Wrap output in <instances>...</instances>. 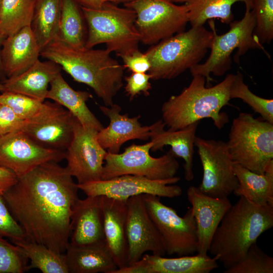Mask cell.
<instances>
[{
	"mask_svg": "<svg viewBox=\"0 0 273 273\" xmlns=\"http://www.w3.org/2000/svg\"><path fill=\"white\" fill-rule=\"evenodd\" d=\"M34 12V0H2L0 31L6 37L30 26Z\"/></svg>",
	"mask_w": 273,
	"mask_h": 273,
	"instance_id": "d6a6232c",
	"label": "cell"
},
{
	"mask_svg": "<svg viewBox=\"0 0 273 273\" xmlns=\"http://www.w3.org/2000/svg\"><path fill=\"white\" fill-rule=\"evenodd\" d=\"M233 169L238 182L234 195L258 205L273 206V167L259 174L234 163Z\"/></svg>",
	"mask_w": 273,
	"mask_h": 273,
	"instance_id": "83f0119b",
	"label": "cell"
},
{
	"mask_svg": "<svg viewBox=\"0 0 273 273\" xmlns=\"http://www.w3.org/2000/svg\"><path fill=\"white\" fill-rule=\"evenodd\" d=\"M197 233V252L207 255L213 236L224 215L232 205L228 197L215 198L190 186L187 190Z\"/></svg>",
	"mask_w": 273,
	"mask_h": 273,
	"instance_id": "e0dca14e",
	"label": "cell"
},
{
	"mask_svg": "<svg viewBox=\"0 0 273 273\" xmlns=\"http://www.w3.org/2000/svg\"><path fill=\"white\" fill-rule=\"evenodd\" d=\"M98 131L76 121L72 141L66 151V167L77 184L101 179L107 151L97 139Z\"/></svg>",
	"mask_w": 273,
	"mask_h": 273,
	"instance_id": "5bb4252c",
	"label": "cell"
},
{
	"mask_svg": "<svg viewBox=\"0 0 273 273\" xmlns=\"http://www.w3.org/2000/svg\"><path fill=\"white\" fill-rule=\"evenodd\" d=\"M41 50L30 26L7 36L1 49L2 71L7 78L23 73L39 59Z\"/></svg>",
	"mask_w": 273,
	"mask_h": 273,
	"instance_id": "603a6c76",
	"label": "cell"
},
{
	"mask_svg": "<svg viewBox=\"0 0 273 273\" xmlns=\"http://www.w3.org/2000/svg\"><path fill=\"white\" fill-rule=\"evenodd\" d=\"M78 190L66 167L49 161L18 178L3 196L26 241L64 253L69 244L71 217L79 199Z\"/></svg>",
	"mask_w": 273,
	"mask_h": 273,
	"instance_id": "6da1fadb",
	"label": "cell"
},
{
	"mask_svg": "<svg viewBox=\"0 0 273 273\" xmlns=\"http://www.w3.org/2000/svg\"><path fill=\"white\" fill-rule=\"evenodd\" d=\"M0 237L8 238L12 242L26 239L24 230L11 214L1 194Z\"/></svg>",
	"mask_w": 273,
	"mask_h": 273,
	"instance_id": "f35d334b",
	"label": "cell"
},
{
	"mask_svg": "<svg viewBox=\"0 0 273 273\" xmlns=\"http://www.w3.org/2000/svg\"><path fill=\"white\" fill-rule=\"evenodd\" d=\"M235 74H228L212 86L206 85L204 76H193L190 84L176 96H172L161 107L162 120L168 130L184 128L204 118H210L218 129L229 121L222 108L231 100L230 92Z\"/></svg>",
	"mask_w": 273,
	"mask_h": 273,
	"instance_id": "277c9868",
	"label": "cell"
},
{
	"mask_svg": "<svg viewBox=\"0 0 273 273\" xmlns=\"http://www.w3.org/2000/svg\"><path fill=\"white\" fill-rule=\"evenodd\" d=\"M65 252L69 273H114L118 268L105 241L83 246L69 244Z\"/></svg>",
	"mask_w": 273,
	"mask_h": 273,
	"instance_id": "484cf974",
	"label": "cell"
},
{
	"mask_svg": "<svg viewBox=\"0 0 273 273\" xmlns=\"http://www.w3.org/2000/svg\"><path fill=\"white\" fill-rule=\"evenodd\" d=\"M273 226V206L256 205L243 197L226 212L209 252L226 269L244 258L250 246Z\"/></svg>",
	"mask_w": 273,
	"mask_h": 273,
	"instance_id": "3957f363",
	"label": "cell"
},
{
	"mask_svg": "<svg viewBox=\"0 0 273 273\" xmlns=\"http://www.w3.org/2000/svg\"><path fill=\"white\" fill-rule=\"evenodd\" d=\"M24 123L10 107L0 104V136L20 131Z\"/></svg>",
	"mask_w": 273,
	"mask_h": 273,
	"instance_id": "60d3db41",
	"label": "cell"
},
{
	"mask_svg": "<svg viewBox=\"0 0 273 273\" xmlns=\"http://www.w3.org/2000/svg\"><path fill=\"white\" fill-rule=\"evenodd\" d=\"M62 0H34L30 26L41 51L57 37Z\"/></svg>",
	"mask_w": 273,
	"mask_h": 273,
	"instance_id": "f1b7e54d",
	"label": "cell"
},
{
	"mask_svg": "<svg viewBox=\"0 0 273 273\" xmlns=\"http://www.w3.org/2000/svg\"><path fill=\"white\" fill-rule=\"evenodd\" d=\"M5 91V88L3 83L0 82V92H3Z\"/></svg>",
	"mask_w": 273,
	"mask_h": 273,
	"instance_id": "7dc6e473",
	"label": "cell"
},
{
	"mask_svg": "<svg viewBox=\"0 0 273 273\" xmlns=\"http://www.w3.org/2000/svg\"><path fill=\"white\" fill-rule=\"evenodd\" d=\"M18 177L11 170L0 166V194L2 195L15 185Z\"/></svg>",
	"mask_w": 273,
	"mask_h": 273,
	"instance_id": "7bdbcfd3",
	"label": "cell"
},
{
	"mask_svg": "<svg viewBox=\"0 0 273 273\" xmlns=\"http://www.w3.org/2000/svg\"><path fill=\"white\" fill-rule=\"evenodd\" d=\"M21 248L0 237V273H23L30 268Z\"/></svg>",
	"mask_w": 273,
	"mask_h": 273,
	"instance_id": "8d00e7d4",
	"label": "cell"
},
{
	"mask_svg": "<svg viewBox=\"0 0 273 273\" xmlns=\"http://www.w3.org/2000/svg\"><path fill=\"white\" fill-rule=\"evenodd\" d=\"M239 2L253 9V0H187L185 4L188 9L189 22L191 26H196L214 19L229 24L234 20L232 6Z\"/></svg>",
	"mask_w": 273,
	"mask_h": 273,
	"instance_id": "4dcf8cb0",
	"label": "cell"
},
{
	"mask_svg": "<svg viewBox=\"0 0 273 273\" xmlns=\"http://www.w3.org/2000/svg\"><path fill=\"white\" fill-rule=\"evenodd\" d=\"M61 69L55 62L38 59L26 71L7 78L3 83L5 91L21 94L44 102L49 85L61 73Z\"/></svg>",
	"mask_w": 273,
	"mask_h": 273,
	"instance_id": "d4e9b609",
	"label": "cell"
},
{
	"mask_svg": "<svg viewBox=\"0 0 273 273\" xmlns=\"http://www.w3.org/2000/svg\"><path fill=\"white\" fill-rule=\"evenodd\" d=\"M46 99L64 106L85 127L101 130L104 126L89 109L86 102L93 97L86 91L75 90L65 81L61 73L51 82Z\"/></svg>",
	"mask_w": 273,
	"mask_h": 273,
	"instance_id": "4316f807",
	"label": "cell"
},
{
	"mask_svg": "<svg viewBox=\"0 0 273 273\" xmlns=\"http://www.w3.org/2000/svg\"><path fill=\"white\" fill-rule=\"evenodd\" d=\"M124 79L126 81L125 92L130 100L142 94L145 96L150 95L149 90L152 86L149 73L131 72L129 76L124 77Z\"/></svg>",
	"mask_w": 273,
	"mask_h": 273,
	"instance_id": "ab89813d",
	"label": "cell"
},
{
	"mask_svg": "<svg viewBox=\"0 0 273 273\" xmlns=\"http://www.w3.org/2000/svg\"><path fill=\"white\" fill-rule=\"evenodd\" d=\"M87 28L85 47L104 43L118 57L139 50L140 36L136 30L135 12L107 2L99 9L81 7Z\"/></svg>",
	"mask_w": 273,
	"mask_h": 273,
	"instance_id": "8992f818",
	"label": "cell"
},
{
	"mask_svg": "<svg viewBox=\"0 0 273 273\" xmlns=\"http://www.w3.org/2000/svg\"><path fill=\"white\" fill-rule=\"evenodd\" d=\"M126 206L127 265L140 260L148 251L164 256L166 251L163 241L147 211L142 195L129 198Z\"/></svg>",
	"mask_w": 273,
	"mask_h": 273,
	"instance_id": "2e32d148",
	"label": "cell"
},
{
	"mask_svg": "<svg viewBox=\"0 0 273 273\" xmlns=\"http://www.w3.org/2000/svg\"><path fill=\"white\" fill-rule=\"evenodd\" d=\"M100 109L110 120L109 125L98 131L97 139L101 146L108 153L117 154L127 141L150 139V125L142 126L139 120L140 115L129 117L121 114V107L113 104L110 106H101Z\"/></svg>",
	"mask_w": 273,
	"mask_h": 273,
	"instance_id": "d6986e66",
	"label": "cell"
},
{
	"mask_svg": "<svg viewBox=\"0 0 273 273\" xmlns=\"http://www.w3.org/2000/svg\"><path fill=\"white\" fill-rule=\"evenodd\" d=\"M245 8L242 19L231 22L229 30L223 34L218 35L213 20H209L213 33L210 47V54L204 63H199L189 70L192 76L196 75L204 76L207 86L213 80L211 74L216 76H221L231 69V56L236 49L237 51L234 58L237 63H239L240 57L251 49L263 50L269 57L262 44L254 34L256 25L254 11L249 7L245 6Z\"/></svg>",
	"mask_w": 273,
	"mask_h": 273,
	"instance_id": "52a82bcc",
	"label": "cell"
},
{
	"mask_svg": "<svg viewBox=\"0 0 273 273\" xmlns=\"http://www.w3.org/2000/svg\"><path fill=\"white\" fill-rule=\"evenodd\" d=\"M178 176L164 179H151L145 176L125 174L108 179L77 184L79 190L87 196H105L127 201L129 198L149 194L159 197L174 198L181 195L182 189L174 185Z\"/></svg>",
	"mask_w": 273,
	"mask_h": 273,
	"instance_id": "4fadbf2b",
	"label": "cell"
},
{
	"mask_svg": "<svg viewBox=\"0 0 273 273\" xmlns=\"http://www.w3.org/2000/svg\"><path fill=\"white\" fill-rule=\"evenodd\" d=\"M77 120L62 108L35 122H24L20 131L44 147L66 151L72 141Z\"/></svg>",
	"mask_w": 273,
	"mask_h": 273,
	"instance_id": "ffe728a7",
	"label": "cell"
},
{
	"mask_svg": "<svg viewBox=\"0 0 273 273\" xmlns=\"http://www.w3.org/2000/svg\"><path fill=\"white\" fill-rule=\"evenodd\" d=\"M106 243L118 268L127 265L126 201L101 196Z\"/></svg>",
	"mask_w": 273,
	"mask_h": 273,
	"instance_id": "cb8c5ba5",
	"label": "cell"
},
{
	"mask_svg": "<svg viewBox=\"0 0 273 273\" xmlns=\"http://www.w3.org/2000/svg\"><path fill=\"white\" fill-rule=\"evenodd\" d=\"M226 144L234 163L259 174L273 167V124L241 112L233 120Z\"/></svg>",
	"mask_w": 273,
	"mask_h": 273,
	"instance_id": "ba28073f",
	"label": "cell"
},
{
	"mask_svg": "<svg viewBox=\"0 0 273 273\" xmlns=\"http://www.w3.org/2000/svg\"><path fill=\"white\" fill-rule=\"evenodd\" d=\"M212 37V31L203 25L192 26L152 45L145 52L151 64V79H171L200 63Z\"/></svg>",
	"mask_w": 273,
	"mask_h": 273,
	"instance_id": "5b68a950",
	"label": "cell"
},
{
	"mask_svg": "<svg viewBox=\"0 0 273 273\" xmlns=\"http://www.w3.org/2000/svg\"><path fill=\"white\" fill-rule=\"evenodd\" d=\"M194 146L203 168L202 181L198 188L213 197H228L237 188L238 182L226 142L196 136Z\"/></svg>",
	"mask_w": 273,
	"mask_h": 273,
	"instance_id": "7c38bea8",
	"label": "cell"
},
{
	"mask_svg": "<svg viewBox=\"0 0 273 273\" xmlns=\"http://www.w3.org/2000/svg\"><path fill=\"white\" fill-rule=\"evenodd\" d=\"M142 196L147 211L162 237L166 254L180 256L196 253L197 228L191 208L180 217L175 210L164 205L159 197L149 194Z\"/></svg>",
	"mask_w": 273,
	"mask_h": 273,
	"instance_id": "8fae6325",
	"label": "cell"
},
{
	"mask_svg": "<svg viewBox=\"0 0 273 273\" xmlns=\"http://www.w3.org/2000/svg\"><path fill=\"white\" fill-rule=\"evenodd\" d=\"M273 258L257 245L252 244L241 260L225 269L223 273H272Z\"/></svg>",
	"mask_w": 273,
	"mask_h": 273,
	"instance_id": "d590c367",
	"label": "cell"
},
{
	"mask_svg": "<svg viewBox=\"0 0 273 273\" xmlns=\"http://www.w3.org/2000/svg\"><path fill=\"white\" fill-rule=\"evenodd\" d=\"M20 247L28 260L30 269L37 268L42 273H69L64 253H58L46 246L26 240L12 242Z\"/></svg>",
	"mask_w": 273,
	"mask_h": 273,
	"instance_id": "1f68e13d",
	"label": "cell"
},
{
	"mask_svg": "<svg viewBox=\"0 0 273 273\" xmlns=\"http://www.w3.org/2000/svg\"><path fill=\"white\" fill-rule=\"evenodd\" d=\"M6 37V36H5L0 31V74H3V71H2V64H1V49H2L3 42Z\"/></svg>",
	"mask_w": 273,
	"mask_h": 273,
	"instance_id": "f6af8a7d",
	"label": "cell"
},
{
	"mask_svg": "<svg viewBox=\"0 0 273 273\" xmlns=\"http://www.w3.org/2000/svg\"><path fill=\"white\" fill-rule=\"evenodd\" d=\"M231 99H240L261 116L263 120L273 124V100L260 97L253 94L244 81L243 74L237 72L231 86Z\"/></svg>",
	"mask_w": 273,
	"mask_h": 273,
	"instance_id": "e575fe53",
	"label": "cell"
},
{
	"mask_svg": "<svg viewBox=\"0 0 273 273\" xmlns=\"http://www.w3.org/2000/svg\"><path fill=\"white\" fill-rule=\"evenodd\" d=\"M219 258L199 253L174 258L144 254L136 262L114 273H209L219 267Z\"/></svg>",
	"mask_w": 273,
	"mask_h": 273,
	"instance_id": "ac0fdd59",
	"label": "cell"
},
{
	"mask_svg": "<svg viewBox=\"0 0 273 273\" xmlns=\"http://www.w3.org/2000/svg\"><path fill=\"white\" fill-rule=\"evenodd\" d=\"M256 25L254 34L261 43H270L273 39V0H253Z\"/></svg>",
	"mask_w": 273,
	"mask_h": 273,
	"instance_id": "74e56055",
	"label": "cell"
},
{
	"mask_svg": "<svg viewBox=\"0 0 273 273\" xmlns=\"http://www.w3.org/2000/svg\"><path fill=\"white\" fill-rule=\"evenodd\" d=\"M119 57L122 60L124 68L131 72L147 73L150 69L151 64L147 56L139 50Z\"/></svg>",
	"mask_w": 273,
	"mask_h": 273,
	"instance_id": "b9f144b4",
	"label": "cell"
},
{
	"mask_svg": "<svg viewBox=\"0 0 273 273\" xmlns=\"http://www.w3.org/2000/svg\"><path fill=\"white\" fill-rule=\"evenodd\" d=\"M69 239L74 246L105 241L101 196L77 200L72 209Z\"/></svg>",
	"mask_w": 273,
	"mask_h": 273,
	"instance_id": "44dd1931",
	"label": "cell"
},
{
	"mask_svg": "<svg viewBox=\"0 0 273 273\" xmlns=\"http://www.w3.org/2000/svg\"><path fill=\"white\" fill-rule=\"evenodd\" d=\"M150 141L143 145L134 143L122 153L107 152L101 179H108L125 174L142 176L151 179H164L175 176L179 163L170 150L155 158L151 156Z\"/></svg>",
	"mask_w": 273,
	"mask_h": 273,
	"instance_id": "30bf717a",
	"label": "cell"
},
{
	"mask_svg": "<svg viewBox=\"0 0 273 273\" xmlns=\"http://www.w3.org/2000/svg\"><path fill=\"white\" fill-rule=\"evenodd\" d=\"M81 7L89 9H99L107 2H111L115 4L129 3L133 0H75Z\"/></svg>",
	"mask_w": 273,
	"mask_h": 273,
	"instance_id": "ee69618b",
	"label": "cell"
},
{
	"mask_svg": "<svg viewBox=\"0 0 273 273\" xmlns=\"http://www.w3.org/2000/svg\"><path fill=\"white\" fill-rule=\"evenodd\" d=\"M170 2L176 4L180 3H185L187 0H167Z\"/></svg>",
	"mask_w": 273,
	"mask_h": 273,
	"instance_id": "bcb514c9",
	"label": "cell"
},
{
	"mask_svg": "<svg viewBox=\"0 0 273 273\" xmlns=\"http://www.w3.org/2000/svg\"><path fill=\"white\" fill-rule=\"evenodd\" d=\"M199 123L200 121H197L174 131L164 129L166 125L162 119L150 125V139L152 143L151 151L162 150L164 146H170L173 155L184 160L185 178L188 181L194 177L193 171L194 140Z\"/></svg>",
	"mask_w": 273,
	"mask_h": 273,
	"instance_id": "7402d4cb",
	"label": "cell"
},
{
	"mask_svg": "<svg viewBox=\"0 0 273 273\" xmlns=\"http://www.w3.org/2000/svg\"><path fill=\"white\" fill-rule=\"evenodd\" d=\"M86 23L81 6L75 0H62L61 17L56 38L74 48L85 47Z\"/></svg>",
	"mask_w": 273,
	"mask_h": 273,
	"instance_id": "f546056e",
	"label": "cell"
},
{
	"mask_svg": "<svg viewBox=\"0 0 273 273\" xmlns=\"http://www.w3.org/2000/svg\"><path fill=\"white\" fill-rule=\"evenodd\" d=\"M1 3H2V0H0V9H1Z\"/></svg>",
	"mask_w": 273,
	"mask_h": 273,
	"instance_id": "c3c4849f",
	"label": "cell"
},
{
	"mask_svg": "<svg viewBox=\"0 0 273 273\" xmlns=\"http://www.w3.org/2000/svg\"><path fill=\"white\" fill-rule=\"evenodd\" d=\"M66 151L44 147L22 131L0 136V166L13 172L18 178L49 161L65 159Z\"/></svg>",
	"mask_w": 273,
	"mask_h": 273,
	"instance_id": "9a60e30c",
	"label": "cell"
},
{
	"mask_svg": "<svg viewBox=\"0 0 273 273\" xmlns=\"http://www.w3.org/2000/svg\"><path fill=\"white\" fill-rule=\"evenodd\" d=\"M136 14L140 42L154 45L185 31L189 22L187 6L167 0H133L124 4Z\"/></svg>",
	"mask_w": 273,
	"mask_h": 273,
	"instance_id": "9c48e42d",
	"label": "cell"
},
{
	"mask_svg": "<svg viewBox=\"0 0 273 273\" xmlns=\"http://www.w3.org/2000/svg\"><path fill=\"white\" fill-rule=\"evenodd\" d=\"M106 49L74 48L56 38L40 52V56L58 64L78 82L91 87L105 106L123 85L124 67Z\"/></svg>",
	"mask_w": 273,
	"mask_h": 273,
	"instance_id": "7a4b0ae2",
	"label": "cell"
},
{
	"mask_svg": "<svg viewBox=\"0 0 273 273\" xmlns=\"http://www.w3.org/2000/svg\"><path fill=\"white\" fill-rule=\"evenodd\" d=\"M0 104L10 107L25 122L35 121L48 113L54 103L42 102L21 94L5 91L0 95Z\"/></svg>",
	"mask_w": 273,
	"mask_h": 273,
	"instance_id": "836d02e7",
	"label": "cell"
}]
</instances>
